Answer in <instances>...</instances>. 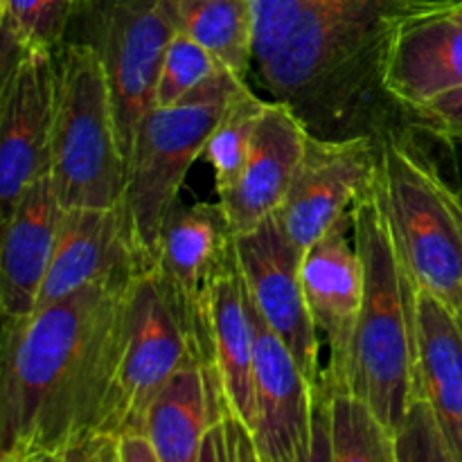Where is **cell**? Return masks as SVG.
Returning a JSON list of instances; mask_svg holds the SVG:
<instances>
[{"instance_id":"2","label":"cell","mask_w":462,"mask_h":462,"mask_svg":"<svg viewBox=\"0 0 462 462\" xmlns=\"http://www.w3.org/2000/svg\"><path fill=\"white\" fill-rule=\"evenodd\" d=\"M406 0H307L257 75L311 135H383L415 125L388 93L386 57Z\"/></svg>"},{"instance_id":"34","label":"cell","mask_w":462,"mask_h":462,"mask_svg":"<svg viewBox=\"0 0 462 462\" xmlns=\"http://www.w3.org/2000/svg\"><path fill=\"white\" fill-rule=\"evenodd\" d=\"M199 462H230L228 442H226L224 415H217V418L212 420L210 429H208L206 433V440H203Z\"/></svg>"},{"instance_id":"27","label":"cell","mask_w":462,"mask_h":462,"mask_svg":"<svg viewBox=\"0 0 462 462\" xmlns=\"http://www.w3.org/2000/svg\"><path fill=\"white\" fill-rule=\"evenodd\" d=\"M400 462H458L427 400H415L395 433Z\"/></svg>"},{"instance_id":"36","label":"cell","mask_w":462,"mask_h":462,"mask_svg":"<svg viewBox=\"0 0 462 462\" xmlns=\"http://www.w3.org/2000/svg\"><path fill=\"white\" fill-rule=\"evenodd\" d=\"M440 5L442 12H445L451 21L462 25V0H440Z\"/></svg>"},{"instance_id":"35","label":"cell","mask_w":462,"mask_h":462,"mask_svg":"<svg viewBox=\"0 0 462 462\" xmlns=\"http://www.w3.org/2000/svg\"><path fill=\"white\" fill-rule=\"evenodd\" d=\"M431 134L438 143L449 149V156L454 158L456 174H458V192L462 199V131L460 129H424Z\"/></svg>"},{"instance_id":"5","label":"cell","mask_w":462,"mask_h":462,"mask_svg":"<svg viewBox=\"0 0 462 462\" xmlns=\"http://www.w3.org/2000/svg\"><path fill=\"white\" fill-rule=\"evenodd\" d=\"M57 70L50 176L59 201L66 210L117 206L125 201L129 161L102 63L88 45L63 41Z\"/></svg>"},{"instance_id":"1","label":"cell","mask_w":462,"mask_h":462,"mask_svg":"<svg viewBox=\"0 0 462 462\" xmlns=\"http://www.w3.org/2000/svg\"><path fill=\"white\" fill-rule=\"evenodd\" d=\"M138 275L90 284L30 319L3 320L0 462L57 454L95 436Z\"/></svg>"},{"instance_id":"9","label":"cell","mask_w":462,"mask_h":462,"mask_svg":"<svg viewBox=\"0 0 462 462\" xmlns=\"http://www.w3.org/2000/svg\"><path fill=\"white\" fill-rule=\"evenodd\" d=\"M235 230L221 203H176L162 221L152 269L199 361L203 305L217 275L237 257Z\"/></svg>"},{"instance_id":"13","label":"cell","mask_w":462,"mask_h":462,"mask_svg":"<svg viewBox=\"0 0 462 462\" xmlns=\"http://www.w3.org/2000/svg\"><path fill=\"white\" fill-rule=\"evenodd\" d=\"M377 165L379 138L374 135L328 140L307 134L296 179L275 212L278 224L302 255L334 221L352 210Z\"/></svg>"},{"instance_id":"12","label":"cell","mask_w":462,"mask_h":462,"mask_svg":"<svg viewBox=\"0 0 462 462\" xmlns=\"http://www.w3.org/2000/svg\"><path fill=\"white\" fill-rule=\"evenodd\" d=\"M235 246L255 310L291 350L293 359L314 388V397L325 395L320 361L323 343L307 310L300 282L302 253L293 246L275 215L253 233L237 235Z\"/></svg>"},{"instance_id":"32","label":"cell","mask_w":462,"mask_h":462,"mask_svg":"<svg viewBox=\"0 0 462 462\" xmlns=\"http://www.w3.org/2000/svg\"><path fill=\"white\" fill-rule=\"evenodd\" d=\"M224 429L230 462H262L255 440H253V433L248 431L246 424L239 422L235 415L224 413Z\"/></svg>"},{"instance_id":"10","label":"cell","mask_w":462,"mask_h":462,"mask_svg":"<svg viewBox=\"0 0 462 462\" xmlns=\"http://www.w3.org/2000/svg\"><path fill=\"white\" fill-rule=\"evenodd\" d=\"M57 52H27L3 63L0 86V212L12 215L18 199L52 162L57 116Z\"/></svg>"},{"instance_id":"19","label":"cell","mask_w":462,"mask_h":462,"mask_svg":"<svg viewBox=\"0 0 462 462\" xmlns=\"http://www.w3.org/2000/svg\"><path fill=\"white\" fill-rule=\"evenodd\" d=\"M302 122L282 102H266L237 183L219 197L235 235L253 233L280 210L305 156Z\"/></svg>"},{"instance_id":"23","label":"cell","mask_w":462,"mask_h":462,"mask_svg":"<svg viewBox=\"0 0 462 462\" xmlns=\"http://www.w3.org/2000/svg\"><path fill=\"white\" fill-rule=\"evenodd\" d=\"M81 0H0L3 63L27 52H57Z\"/></svg>"},{"instance_id":"25","label":"cell","mask_w":462,"mask_h":462,"mask_svg":"<svg viewBox=\"0 0 462 462\" xmlns=\"http://www.w3.org/2000/svg\"><path fill=\"white\" fill-rule=\"evenodd\" d=\"M332 462H400L395 433L355 395L329 397Z\"/></svg>"},{"instance_id":"30","label":"cell","mask_w":462,"mask_h":462,"mask_svg":"<svg viewBox=\"0 0 462 462\" xmlns=\"http://www.w3.org/2000/svg\"><path fill=\"white\" fill-rule=\"evenodd\" d=\"M415 125L422 129H460L462 131V88L433 99L415 113Z\"/></svg>"},{"instance_id":"11","label":"cell","mask_w":462,"mask_h":462,"mask_svg":"<svg viewBox=\"0 0 462 462\" xmlns=\"http://www.w3.org/2000/svg\"><path fill=\"white\" fill-rule=\"evenodd\" d=\"M300 282L316 332L328 347L325 397L347 395L352 346L364 305V264L355 244L352 210L307 248L300 262Z\"/></svg>"},{"instance_id":"37","label":"cell","mask_w":462,"mask_h":462,"mask_svg":"<svg viewBox=\"0 0 462 462\" xmlns=\"http://www.w3.org/2000/svg\"><path fill=\"white\" fill-rule=\"evenodd\" d=\"M18 462H39V458H27V460H18Z\"/></svg>"},{"instance_id":"3","label":"cell","mask_w":462,"mask_h":462,"mask_svg":"<svg viewBox=\"0 0 462 462\" xmlns=\"http://www.w3.org/2000/svg\"><path fill=\"white\" fill-rule=\"evenodd\" d=\"M355 244L364 264V305L352 346L350 391L391 433L400 431L418 397L413 291L388 215L382 170L352 206Z\"/></svg>"},{"instance_id":"38","label":"cell","mask_w":462,"mask_h":462,"mask_svg":"<svg viewBox=\"0 0 462 462\" xmlns=\"http://www.w3.org/2000/svg\"><path fill=\"white\" fill-rule=\"evenodd\" d=\"M460 319H462V311H460Z\"/></svg>"},{"instance_id":"26","label":"cell","mask_w":462,"mask_h":462,"mask_svg":"<svg viewBox=\"0 0 462 462\" xmlns=\"http://www.w3.org/2000/svg\"><path fill=\"white\" fill-rule=\"evenodd\" d=\"M221 63L183 32L171 39L156 84V106H174L221 70Z\"/></svg>"},{"instance_id":"15","label":"cell","mask_w":462,"mask_h":462,"mask_svg":"<svg viewBox=\"0 0 462 462\" xmlns=\"http://www.w3.org/2000/svg\"><path fill=\"white\" fill-rule=\"evenodd\" d=\"M199 365L221 413L235 415L251 431L255 411V328L237 257L217 275L206 296Z\"/></svg>"},{"instance_id":"14","label":"cell","mask_w":462,"mask_h":462,"mask_svg":"<svg viewBox=\"0 0 462 462\" xmlns=\"http://www.w3.org/2000/svg\"><path fill=\"white\" fill-rule=\"evenodd\" d=\"M149 266L152 255L140 244L125 201L113 208L66 210L36 311L90 284L143 273Z\"/></svg>"},{"instance_id":"16","label":"cell","mask_w":462,"mask_h":462,"mask_svg":"<svg viewBox=\"0 0 462 462\" xmlns=\"http://www.w3.org/2000/svg\"><path fill=\"white\" fill-rule=\"evenodd\" d=\"M386 88L413 116L462 88V25L440 0H406L395 18L386 57Z\"/></svg>"},{"instance_id":"20","label":"cell","mask_w":462,"mask_h":462,"mask_svg":"<svg viewBox=\"0 0 462 462\" xmlns=\"http://www.w3.org/2000/svg\"><path fill=\"white\" fill-rule=\"evenodd\" d=\"M418 397L427 400L462 462V319L436 293L413 291Z\"/></svg>"},{"instance_id":"29","label":"cell","mask_w":462,"mask_h":462,"mask_svg":"<svg viewBox=\"0 0 462 462\" xmlns=\"http://www.w3.org/2000/svg\"><path fill=\"white\" fill-rule=\"evenodd\" d=\"M39 462H117V438L93 436L57 454L39 456Z\"/></svg>"},{"instance_id":"24","label":"cell","mask_w":462,"mask_h":462,"mask_svg":"<svg viewBox=\"0 0 462 462\" xmlns=\"http://www.w3.org/2000/svg\"><path fill=\"white\" fill-rule=\"evenodd\" d=\"M264 106V99L257 97L246 84L230 99L224 116L210 134L201 158L212 167L217 197H224L237 183L248 161V153H251L253 135L260 125Z\"/></svg>"},{"instance_id":"6","label":"cell","mask_w":462,"mask_h":462,"mask_svg":"<svg viewBox=\"0 0 462 462\" xmlns=\"http://www.w3.org/2000/svg\"><path fill=\"white\" fill-rule=\"evenodd\" d=\"M246 86L228 68L174 106H153L140 120L129 156L125 206L135 235L152 255L162 221L179 203L189 167L203 156L210 134L230 99Z\"/></svg>"},{"instance_id":"21","label":"cell","mask_w":462,"mask_h":462,"mask_svg":"<svg viewBox=\"0 0 462 462\" xmlns=\"http://www.w3.org/2000/svg\"><path fill=\"white\" fill-rule=\"evenodd\" d=\"M221 413L208 393L203 368L192 361L165 383L147 415L144 436L161 462H199L212 420Z\"/></svg>"},{"instance_id":"7","label":"cell","mask_w":462,"mask_h":462,"mask_svg":"<svg viewBox=\"0 0 462 462\" xmlns=\"http://www.w3.org/2000/svg\"><path fill=\"white\" fill-rule=\"evenodd\" d=\"M179 34L176 0H81L66 41L88 45L111 88L126 161L140 120L156 106V84Z\"/></svg>"},{"instance_id":"18","label":"cell","mask_w":462,"mask_h":462,"mask_svg":"<svg viewBox=\"0 0 462 462\" xmlns=\"http://www.w3.org/2000/svg\"><path fill=\"white\" fill-rule=\"evenodd\" d=\"M66 208L43 174L23 192L16 208L3 219L0 248V310L3 320L30 319L39 305L48 271L61 237Z\"/></svg>"},{"instance_id":"31","label":"cell","mask_w":462,"mask_h":462,"mask_svg":"<svg viewBox=\"0 0 462 462\" xmlns=\"http://www.w3.org/2000/svg\"><path fill=\"white\" fill-rule=\"evenodd\" d=\"M300 462H332V427H329V397H314V433L311 447Z\"/></svg>"},{"instance_id":"17","label":"cell","mask_w":462,"mask_h":462,"mask_svg":"<svg viewBox=\"0 0 462 462\" xmlns=\"http://www.w3.org/2000/svg\"><path fill=\"white\" fill-rule=\"evenodd\" d=\"M253 305V300H251ZM255 370H253V440L262 462H300L314 433V388L291 350L253 305Z\"/></svg>"},{"instance_id":"28","label":"cell","mask_w":462,"mask_h":462,"mask_svg":"<svg viewBox=\"0 0 462 462\" xmlns=\"http://www.w3.org/2000/svg\"><path fill=\"white\" fill-rule=\"evenodd\" d=\"M307 0H251L255 16V61L282 41Z\"/></svg>"},{"instance_id":"4","label":"cell","mask_w":462,"mask_h":462,"mask_svg":"<svg viewBox=\"0 0 462 462\" xmlns=\"http://www.w3.org/2000/svg\"><path fill=\"white\" fill-rule=\"evenodd\" d=\"M420 126L379 135L388 215L415 287L462 311V199L438 170Z\"/></svg>"},{"instance_id":"8","label":"cell","mask_w":462,"mask_h":462,"mask_svg":"<svg viewBox=\"0 0 462 462\" xmlns=\"http://www.w3.org/2000/svg\"><path fill=\"white\" fill-rule=\"evenodd\" d=\"M192 361H197L192 343L149 266L135 278L131 291L125 350L95 436L144 433L158 393Z\"/></svg>"},{"instance_id":"22","label":"cell","mask_w":462,"mask_h":462,"mask_svg":"<svg viewBox=\"0 0 462 462\" xmlns=\"http://www.w3.org/2000/svg\"><path fill=\"white\" fill-rule=\"evenodd\" d=\"M179 32L197 41L235 77L246 81L255 63L251 0H176Z\"/></svg>"},{"instance_id":"33","label":"cell","mask_w":462,"mask_h":462,"mask_svg":"<svg viewBox=\"0 0 462 462\" xmlns=\"http://www.w3.org/2000/svg\"><path fill=\"white\" fill-rule=\"evenodd\" d=\"M120 462H161L144 433H126L117 438Z\"/></svg>"}]
</instances>
